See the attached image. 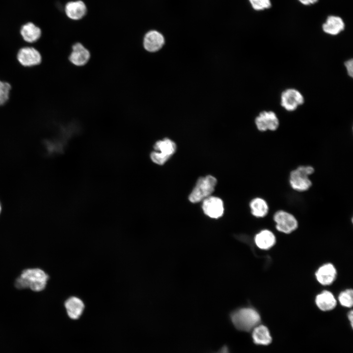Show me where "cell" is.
Masks as SVG:
<instances>
[{
	"instance_id": "1",
	"label": "cell",
	"mask_w": 353,
	"mask_h": 353,
	"mask_svg": "<svg viewBox=\"0 0 353 353\" xmlns=\"http://www.w3.org/2000/svg\"><path fill=\"white\" fill-rule=\"evenodd\" d=\"M48 275L40 268L24 270L16 279L15 287L19 289L29 288L35 292L43 290L46 287Z\"/></svg>"
},
{
	"instance_id": "2",
	"label": "cell",
	"mask_w": 353,
	"mask_h": 353,
	"mask_svg": "<svg viewBox=\"0 0 353 353\" xmlns=\"http://www.w3.org/2000/svg\"><path fill=\"white\" fill-rule=\"evenodd\" d=\"M231 319L235 327L244 331L252 330L261 321L259 314L252 308H243L234 311Z\"/></svg>"
},
{
	"instance_id": "3",
	"label": "cell",
	"mask_w": 353,
	"mask_h": 353,
	"mask_svg": "<svg viewBox=\"0 0 353 353\" xmlns=\"http://www.w3.org/2000/svg\"><path fill=\"white\" fill-rule=\"evenodd\" d=\"M18 64L22 67L30 69L39 66L43 62V56L39 50L33 46L19 48L15 55Z\"/></svg>"
},
{
	"instance_id": "4",
	"label": "cell",
	"mask_w": 353,
	"mask_h": 353,
	"mask_svg": "<svg viewBox=\"0 0 353 353\" xmlns=\"http://www.w3.org/2000/svg\"><path fill=\"white\" fill-rule=\"evenodd\" d=\"M314 172L311 166H300L290 173L289 183L295 191L304 192L308 190L312 183L309 176Z\"/></svg>"
},
{
	"instance_id": "5",
	"label": "cell",
	"mask_w": 353,
	"mask_h": 353,
	"mask_svg": "<svg viewBox=\"0 0 353 353\" xmlns=\"http://www.w3.org/2000/svg\"><path fill=\"white\" fill-rule=\"evenodd\" d=\"M216 183V178L212 176L200 177L189 195V201L193 203L198 202L210 196Z\"/></svg>"
},
{
	"instance_id": "6",
	"label": "cell",
	"mask_w": 353,
	"mask_h": 353,
	"mask_svg": "<svg viewBox=\"0 0 353 353\" xmlns=\"http://www.w3.org/2000/svg\"><path fill=\"white\" fill-rule=\"evenodd\" d=\"M175 143L169 138L157 141L153 146L154 151L150 154L151 161L158 165L164 164L175 152Z\"/></svg>"
},
{
	"instance_id": "7",
	"label": "cell",
	"mask_w": 353,
	"mask_h": 353,
	"mask_svg": "<svg viewBox=\"0 0 353 353\" xmlns=\"http://www.w3.org/2000/svg\"><path fill=\"white\" fill-rule=\"evenodd\" d=\"M304 102L303 94L295 88L284 90L280 95V105L286 111L292 112Z\"/></svg>"
},
{
	"instance_id": "8",
	"label": "cell",
	"mask_w": 353,
	"mask_h": 353,
	"mask_svg": "<svg viewBox=\"0 0 353 353\" xmlns=\"http://www.w3.org/2000/svg\"><path fill=\"white\" fill-rule=\"evenodd\" d=\"M274 220L277 230L284 233H290L298 227V221L295 216L283 210L275 213Z\"/></svg>"
},
{
	"instance_id": "9",
	"label": "cell",
	"mask_w": 353,
	"mask_h": 353,
	"mask_svg": "<svg viewBox=\"0 0 353 353\" xmlns=\"http://www.w3.org/2000/svg\"><path fill=\"white\" fill-rule=\"evenodd\" d=\"M255 124L260 131H275L278 128L279 121L275 112L264 110L256 117Z\"/></svg>"
},
{
	"instance_id": "10",
	"label": "cell",
	"mask_w": 353,
	"mask_h": 353,
	"mask_svg": "<svg viewBox=\"0 0 353 353\" xmlns=\"http://www.w3.org/2000/svg\"><path fill=\"white\" fill-rule=\"evenodd\" d=\"M202 208L204 213L212 218L220 217L224 211L222 200L218 197L211 196L202 201Z\"/></svg>"
},
{
	"instance_id": "11",
	"label": "cell",
	"mask_w": 353,
	"mask_h": 353,
	"mask_svg": "<svg viewBox=\"0 0 353 353\" xmlns=\"http://www.w3.org/2000/svg\"><path fill=\"white\" fill-rule=\"evenodd\" d=\"M90 56L89 50L83 44L77 42L72 46L69 60L74 65L80 67L88 63Z\"/></svg>"
},
{
	"instance_id": "12",
	"label": "cell",
	"mask_w": 353,
	"mask_h": 353,
	"mask_svg": "<svg viewBox=\"0 0 353 353\" xmlns=\"http://www.w3.org/2000/svg\"><path fill=\"white\" fill-rule=\"evenodd\" d=\"M164 43L165 39L163 35L159 31L155 30L147 32L143 40L144 49L151 52H156L160 50Z\"/></svg>"
},
{
	"instance_id": "13",
	"label": "cell",
	"mask_w": 353,
	"mask_h": 353,
	"mask_svg": "<svg viewBox=\"0 0 353 353\" xmlns=\"http://www.w3.org/2000/svg\"><path fill=\"white\" fill-rule=\"evenodd\" d=\"M65 12L67 16L70 19L79 20L86 14L87 7L82 0L71 1L66 4Z\"/></svg>"
},
{
	"instance_id": "14",
	"label": "cell",
	"mask_w": 353,
	"mask_h": 353,
	"mask_svg": "<svg viewBox=\"0 0 353 353\" xmlns=\"http://www.w3.org/2000/svg\"><path fill=\"white\" fill-rule=\"evenodd\" d=\"M68 316L73 320H77L82 314L85 305L79 298L73 296L69 298L64 303Z\"/></svg>"
},
{
	"instance_id": "15",
	"label": "cell",
	"mask_w": 353,
	"mask_h": 353,
	"mask_svg": "<svg viewBox=\"0 0 353 353\" xmlns=\"http://www.w3.org/2000/svg\"><path fill=\"white\" fill-rule=\"evenodd\" d=\"M336 270L331 263H327L321 266L315 274L318 282L324 285L332 283L336 277Z\"/></svg>"
},
{
	"instance_id": "16",
	"label": "cell",
	"mask_w": 353,
	"mask_h": 353,
	"mask_svg": "<svg viewBox=\"0 0 353 353\" xmlns=\"http://www.w3.org/2000/svg\"><path fill=\"white\" fill-rule=\"evenodd\" d=\"M20 34L25 42L33 44L40 39L42 36V31L39 27L33 23H27L21 27Z\"/></svg>"
},
{
	"instance_id": "17",
	"label": "cell",
	"mask_w": 353,
	"mask_h": 353,
	"mask_svg": "<svg viewBox=\"0 0 353 353\" xmlns=\"http://www.w3.org/2000/svg\"><path fill=\"white\" fill-rule=\"evenodd\" d=\"M345 23L341 18L337 16H329L322 25L324 32L331 35H337L344 30Z\"/></svg>"
},
{
	"instance_id": "18",
	"label": "cell",
	"mask_w": 353,
	"mask_h": 353,
	"mask_svg": "<svg viewBox=\"0 0 353 353\" xmlns=\"http://www.w3.org/2000/svg\"><path fill=\"white\" fill-rule=\"evenodd\" d=\"M252 338L254 343L259 345H268L272 341L269 329L262 325H258L252 330Z\"/></svg>"
},
{
	"instance_id": "19",
	"label": "cell",
	"mask_w": 353,
	"mask_h": 353,
	"mask_svg": "<svg viewBox=\"0 0 353 353\" xmlns=\"http://www.w3.org/2000/svg\"><path fill=\"white\" fill-rule=\"evenodd\" d=\"M315 302L318 308L325 311L333 309L336 305V300L333 295L326 290L317 295Z\"/></svg>"
},
{
	"instance_id": "20",
	"label": "cell",
	"mask_w": 353,
	"mask_h": 353,
	"mask_svg": "<svg viewBox=\"0 0 353 353\" xmlns=\"http://www.w3.org/2000/svg\"><path fill=\"white\" fill-rule=\"evenodd\" d=\"M255 242L259 248L268 250L275 245L276 237L271 231L264 229L256 235Z\"/></svg>"
},
{
	"instance_id": "21",
	"label": "cell",
	"mask_w": 353,
	"mask_h": 353,
	"mask_svg": "<svg viewBox=\"0 0 353 353\" xmlns=\"http://www.w3.org/2000/svg\"><path fill=\"white\" fill-rule=\"evenodd\" d=\"M250 206L252 214L257 218L266 216L269 212V206L267 202L261 198L257 197L252 199Z\"/></svg>"
},
{
	"instance_id": "22",
	"label": "cell",
	"mask_w": 353,
	"mask_h": 353,
	"mask_svg": "<svg viewBox=\"0 0 353 353\" xmlns=\"http://www.w3.org/2000/svg\"><path fill=\"white\" fill-rule=\"evenodd\" d=\"M12 90V85L10 82L0 79V107L9 102Z\"/></svg>"
},
{
	"instance_id": "23",
	"label": "cell",
	"mask_w": 353,
	"mask_h": 353,
	"mask_svg": "<svg viewBox=\"0 0 353 353\" xmlns=\"http://www.w3.org/2000/svg\"><path fill=\"white\" fill-rule=\"evenodd\" d=\"M338 300L340 304L346 307H351L353 304V292L352 289H347L342 292Z\"/></svg>"
},
{
	"instance_id": "24",
	"label": "cell",
	"mask_w": 353,
	"mask_h": 353,
	"mask_svg": "<svg viewBox=\"0 0 353 353\" xmlns=\"http://www.w3.org/2000/svg\"><path fill=\"white\" fill-rule=\"evenodd\" d=\"M252 8L256 10H262L270 8L271 6L270 0H249Z\"/></svg>"
},
{
	"instance_id": "25",
	"label": "cell",
	"mask_w": 353,
	"mask_h": 353,
	"mask_svg": "<svg viewBox=\"0 0 353 353\" xmlns=\"http://www.w3.org/2000/svg\"><path fill=\"white\" fill-rule=\"evenodd\" d=\"M344 66L346 68L348 76L351 77L353 76V59H348L344 62Z\"/></svg>"
},
{
	"instance_id": "26",
	"label": "cell",
	"mask_w": 353,
	"mask_h": 353,
	"mask_svg": "<svg viewBox=\"0 0 353 353\" xmlns=\"http://www.w3.org/2000/svg\"><path fill=\"white\" fill-rule=\"evenodd\" d=\"M302 4L307 5L314 4L317 2L318 0H298Z\"/></svg>"
},
{
	"instance_id": "27",
	"label": "cell",
	"mask_w": 353,
	"mask_h": 353,
	"mask_svg": "<svg viewBox=\"0 0 353 353\" xmlns=\"http://www.w3.org/2000/svg\"><path fill=\"white\" fill-rule=\"evenodd\" d=\"M348 319L349 320V321L350 322L351 327H353V310H351L348 315Z\"/></svg>"
},
{
	"instance_id": "28",
	"label": "cell",
	"mask_w": 353,
	"mask_h": 353,
	"mask_svg": "<svg viewBox=\"0 0 353 353\" xmlns=\"http://www.w3.org/2000/svg\"><path fill=\"white\" fill-rule=\"evenodd\" d=\"M218 353H229V352L227 348L224 347Z\"/></svg>"
},
{
	"instance_id": "29",
	"label": "cell",
	"mask_w": 353,
	"mask_h": 353,
	"mask_svg": "<svg viewBox=\"0 0 353 353\" xmlns=\"http://www.w3.org/2000/svg\"><path fill=\"white\" fill-rule=\"evenodd\" d=\"M0 210H1V207H0Z\"/></svg>"
}]
</instances>
